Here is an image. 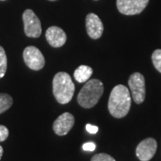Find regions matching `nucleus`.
Returning a JSON list of instances; mask_svg holds the SVG:
<instances>
[{
  "mask_svg": "<svg viewBox=\"0 0 161 161\" xmlns=\"http://www.w3.org/2000/svg\"><path fill=\"white\" fill-rule=\"evenodd\" d=\"M158 148L155 139L147 138L142 141L136 148V156L141 161H150L154 155Z\"/></svg>",
  "mask_w": 161,
  "mask_h": 161,
  "instance_id": "8",
  "label": "nucleus"
},
{
  "mask_svg": "<svg viewBox=\"0 0 161 161\" xmlns=\"http://www.w3.org/2000/svg\"><path fill=\"white\" fill-rule=\"evenodd\" d=\"M1 1H5V0H1Z\"/></svg>",
  "mask_w": 161,
  "mask_h": 161,
  "instance_id": "22",
  "label": "nucleus"
},
{
  "mask_svg": "<svg viewBox=\"0 0 161 161\" xmlns=\"http://www.w3.org/2000/svg\"><path fill=\"white\" fill-rule=\"evenodd\" d=\"M132 97L129 89L125 85H116L113 88L108 99V111L115 118H123L129 113Z\"/></svg>",
  "mask_w": 161,
  "mask_h": 161,
  "instance_id": "1",
  "label": "nucleus"
},
{
  "mask_svg": "<svg viewBox=\"0 0 161 161\" xmlns=\"http://www.w3.org/2000/svg\"><path fill=\"white\" fill-rule=\"evenodd\" d=\"M48 1H57V0H48Z\"/></svg>",
  "mask_w": 161,
  "mask_h": 161,
  "instance_id": "21",
  "label": "nucleus"
},
{
  "mask_svg": "<svg viewBox=\"0 0 161 161\" xmlns=\"http://www.w3.org/2000/svg\"><path fill=\"white\" fill-rule=\"evenodd\" d=\"M75 125V117L71 113L65 112L60 115L53 124V130L59 136H64L71 131Z\"/></svg>",
  "mask_w": 161,
  "mask_h": 161,
  "instance_id": "9",
  "label": "nucleus"
},
{
  "mask_svg": "<svg viewBox=\"0 0 161 161\" xmlns=\"http://www.w3.org/2000/svg\"><path fill=\"white\" fill-rule=\"evenodd\" d=\"M3 153H4L3 147H2V146H0V159H1V158H2V156H3Z\"/></svg>",
  "mask_w": 161,
  "mask_h": 161,
  "instance_id": "20",
  "label": "nucleus"
},
{
  "mask_svg": "<svg viewBox=\"0 0 161 161\" xmlns=\"http://www.w3.org/2000/svg\"><path fill=\"white\" fill-rule=\"evenodd\" d=\"M93 70L92 67L88 66V65H80L78 66V68H76L74 73L75 80L78 82L82 83V82H86L87 80H89L92 77Z\"/></svg>",
  "mask_w": 161,
  "mask_h": 161,
  "instance_id": "12",
  "label": "nucleus"
},
{
  "mask_svg": "<svg viewBox=\"0 0 161 161\" xmlns=\"http://www.w3.org/2000/svg\"><path fill=\"white\" fill-rule=\"evenodd\" d=\"M46 39L48 44L53 47H60L66 42V34L64 30L58 26H51L46 31Z\"/></svg>",
  "mask_w": 161,
  "mask_h": 161,
  "instance_id": "11",
  "label": "nucleus"
},
{
  "mask_svg": "<svg viewBox=\"0 0 161 161\" xmlns=\"http://www.w3.org/2000/svg\"><path fill=\"white\" fill-rule=\"evenodd\" d=\"M86 130L88 132H90L92 134H95V133L98 132V127L96 126V125H92L88 124V125H86Z\"/></svg>",
  "mask_w": 161,
  "mask_h": 161,
  "instance_id": "19",
  "label": "nucleus"
},
{
  "mask_svg": "<svg viewBox=\"0 0 161 161\" xmlns=\"http://www.w3.org/2000/svg\"><path fill=\"white\" fill-rule=\"evenodd\" d=\"M91 161H115V159L108 154L106 153H99L93 156Z\"/></svg>",
  "mask_w": 161,
  "mask_h": 161,
  "instance_id": "16",
  "label": "nucleus"
},
{
  "mask_svg": "<svg viewBox=\"0 0 161 161\" xmlns=\"http://www.w3.org/2000/svg\"><path fill=\"white\" fill-rule=\"evenodd\" d=\"M96 149V144L94 142H86L82 145V150L85 151H94Z\"/></svg>",
  "mask_w": 161,
  "mask_h": 161,
  "instance_id": "18",
  "label": "nucleus"
},
{
  "mask_svg": "<svg viewBox=\"0 0 161 161\" xmlns=\"http://www.w3.org/2000/svg\"><path fill=\"white\" fill-rule=\"evenodd\" d=\"M149 0H116V6L121 14L125 15L139 14L146 8Z\"/></svg>",
  "mask_w": 161,
  "mask_h": 161,
  "instance_id": "7",
  "label": "nucleus"
},
{
  "mask_svg": "<svg viewBox=\"0 0 161 161\" xmlns=\"http://www.w3.org/2000/svg\"><path fill=\"white\" fill-rule=\"evenodd\" d=\"M151 60L156 69L161 73V49H156L155 51L152 53Z\"/></svg>",
  "mask_w": 161,
  "mask_h": 161,
  "instance_id": "15",
  "label": "nucleus"
},
{
  "mask_svg": "<svg viewBox=\"0 0 161 161\" xmlns=\"http://www.w3.org/2000/svg\"><path fill=\"white\" fill-rule=\"evenodd\" d=\"M7 70V58L5 49L0 46V79L3 78Z\"/></svg>",
  "mask_w": 161,
  "mask_h": 161,
  "instance_id": "14",
  "label": "nucleus"
},
{
  "mask_svg": "<svg viewBox=\"0 0 161 161\" xmlns=\"http://www.w3.org/2000/svg\"><path fill=\"white\" fill-rule=\"evenodd\" d=\"M103 92L104 85L101 80L98 79L87 80L77 96V101L80 107L91 108L98 103Z\"/></svg>",
  "mask_w": 161,
  "mask_h": 161,
  "instance_id": "3",
  "label": "nucleus"
},
{
  "mask_svg": "<svg viewBox=\"0 0 161 161\" xmlns=\"http://www.w3.org/2000/svg\"><path fill=\"white\" fill-rule=\"evenodd\" d=\"M23 60L30 69L40 71L45 65V58L38 47L29 46L23 50Z\"/></svg>",
  "mask_w": 161,
  "mask_h": 161,
  "instance_id": "6",
  "label": "nucleus"
},
{
  "mask_svg": "<svg viewBox=\"0 0 161 161\" xmlns=\"http://www.w3.org/2000/svg\"><path fill=\"white\" fill-rule=\"evenodd\" d=\"M87 33L93 40H98L103 34L104 26L97 14L90 13L86 16Z\"/></svg>",
  "mask_w": 161,
  "mask_h": 161,
  "instance_id": "10",
  "label": "nucleus"
},
{
  "mask_svg": "<svg viewBox=\"0 0 161 161\" xmlns=\"http://www.w3.org/2000/svg\"><path fill=\"white\" fill-rule=\"evenodd\" d=\"M9 135V131L5 125H0V142L6 141L8 138Z\"/></svg>",
  "mask_w": 161,
  "mask_h": 161,
  "instance_id": "17",
  "label": "nucleus"
},
{
  "mask_svg": "<svg viewBox=\"0 0 161 161\" xmlns=\"http://www.w3.org/2000/svg\"><path fill=\"white\" fill-rule=\"evenodd\" d=\"M53 94L58 103H69L74 97L75 86L67 73L59 72L53 78Z\"/></svg>",
  "mask_w": 161,
  "mask_h": 161,
  "instance_id": "2",
  "label": "nucleus"
},
{
  "mask_svg": "<svg viewBox=\"0 0 161 161\" xmlns=\"http://www.w3.org/2000/svg\"><path fill=\"white\" fill-rule=\"evenodd\" d=\"M24 33L29 38H39L41 32V23L31 9H27L23 14Z\"/></svg>",
  "mask_w": 161,
  "mask_h": 161,
  "instance_id": "5",
  "label": "nucleus"
},
{
  "mask_svg": "<svg viewBox=\"0 0 161 161\" xmlns=\"http://www.w3.org/2000/svg\"><path fill=\"white\" fill-rule=\"evenodd\" d=\"M13 105V98L9 94L0 93V115L9 109Z\"/></svg>",
  "mask_w": 161,
  "mask_h": 161,
  "instance_id": "13",
  "label": "nucleus"
},
{
  "mask_svg": "<svg viewBox=\"0 0 161 161\" xmlns=\"http://www.w3.org/2000/svg\"><path fill=\"white\" fill-rule=\"evenodd\" d=\"M128 85L131 97L136 104H142L146 97V85L144 76L140 73H133L129 77Z\"/></svg>",
  "mask_w": 161,
  "mask_h": 161,
  "instance_id": "4",
  "label": "nucleus"
}]
</instances>
